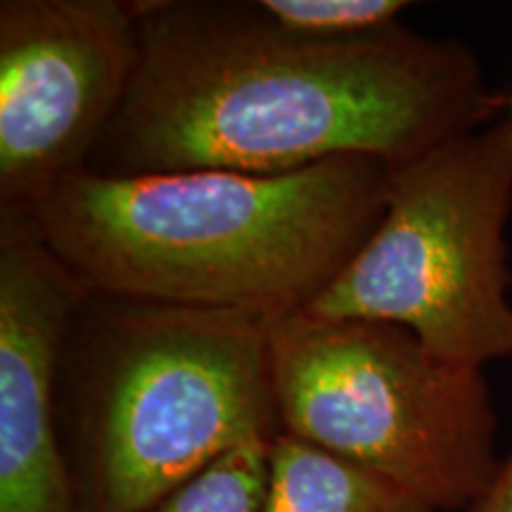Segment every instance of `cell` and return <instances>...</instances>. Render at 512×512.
<instances>
[{
    "instance_id": "obj_7",
    "label": "cell",
    "mask_w": 512,
    "mask_h": 512,
    "mask_svg": "<svg viewBox=\"0 0 512 512\" xmlns=\"http://www.w3.org/2000/svg\"><path fill=\"white\" fill-rule=\"evenodd\" d=\"M83 294L31 219L0 216V512H79L57 382Z\"/></svg>"
},
{
    "instance_id": "obj_12",
    "label": "cell",
    "mask_w": 512,
    "mask_h": 512,
    "mask_svg": "<svg viewBox=\"0 0 512 512\" xmlns=\"http://www.w3.org/2000/svg\"><path fill=\"white\" fill-rule=\"evenodd\" d=\"M510 114H512V100H510Z\"/></svg>"
},
{
    "instance_id": "obj_4",
    "label": "cell",
    "mask_w": 512,
    "mask_h": 512,
    "mask_svg": "<svg viewBox=\"0 0 512 512\" xmlns=\"http://www.w3.org/2000/svg\"><path fill=\"white\" fill-rule=\"evenodd\" d=\"M283 434L465 512L498 475L496 411L482 368L446 361L411 330L311 313L271 325Z\"/></svg>"
},
{
    "instance_id": "obj_2",
    "label": "cell",
    "mask_w": 512,
    "mask_h": 512,
    "mask_svg": "<svg viewBox=\"0 0 512 512\" xmlns=\"http://www.w3.org/2000/svg\"><path fill=\"white\" fill-rule=\"evenodd\" d=\"M392 164L69 178L31 216L88 292L283 320L335 283L387 204Z\"/></svg>"
},
{
    "instance_id": "obj_8",
    "label": "cell",
    "mask_w": 512,
    "mask_h": 512,
    "mask_svg": "<svg viewBox=\"0 0 512 512\" xmlns=\"http://www.w3.org/2000/svg\"><path fill=\"white\" fill-rule=\"evenodd\" d=\"M261 512H437L366 467L280 432Z\"/></svg>"
},
{
    "instance_id": "obj_11",
    "label": "cell",
    "mask_w": 512,
    "mask_h": 512,
    "mask_svg": "<svg viewBox=\"0 0 512 512\" xmlns=\"http://www.w3.org/2000/svg\"><path fill=\"white\" fill-rule=\"evenodd\" d=\"M465 512H512V453L501 460L498 475L482 498Z\"/></svg>"
},
{
    "instance_id": "obj_3",
    "label": "cell",
    "mask_w": 512,
    "mask_h": 512,
    "mask_svg": "<svg viewBox=\"0 0 512 512\" xmlns=\"http://www.w3.org/2000/svg\"><path fill=\"white\" fill-rule=\"evenodd\" d=\"M271 325L86 290L57 382L79 512H143L233 448L278 437Z\"/></svg>"
},
{
    "instance_id": "obj_9",
    "label": "cell",
    "mask_w": 512,
    "mask_h": 512,
    "mask_svg": "<svg viewBox=\"0 0 512 512\" xmlns=\"http://www.w3.org/2000/svg\"><path fill=\"white\" fill-rule=\"evenodd\" d=\"M271 27L306 41H358L401 27L406 0H252Z\"/></svg>"
},
{
    "instance_id": "obj_6",
    "label": "cell",
    "mask_w": 512,
    "mask_h": 512,
    "mask_svg": "<svg viewBox=\"0 0 512 512\" xmlns=\"http://www.w3.org/2000/svg\"><path fill=\"white\" fill-rule=\"evenodd\" d=\"M138 57L136 3H0V216L31 219L88 171Z\"/></svg>"
},
{
    "instance_id": "obj_1",
    "label": "cell",
    "mask_w": 512,
    "mask_h": 512,
    "mask_svg": "<svg viewBox=\"0 0 512 512\" xmlns=\"http://www.w3.org/2000/svg\"><path fill=\"white\" fill-rule=\"evenodd\" d=\"M140 57L88 171L292 174L344 157L403 164L494 124L508 98L456 38L408 27L306 41L252 3L136 0Z\"/></svg>"
},
{
    "instance_id": "obj_5",
    "label": "cell",
    "mask_w": 512,
    "mask_h": 512,
    "mask_svg": "<svg viewBox=\"0 0 512 512\" xmlns=\"http://www.w3.org/2000/svg\"><path fill=\"white\" fill-rule=\"evenodd\" d=\"M512 114L392 166L384 211L309 306L399 325L467 368L512 358Z\"/></svg>"
},
{
    "instance_id": "obj_10",
    "label": "cell",
    "mask_w": 512,
    "mask_h": 512,
    "mask_svg": "<svg viewBox=\"0 0 512 512\" xmlns=\"http://www.w3.org/2000/svg\"><path fill=\"white\" fill-rule=\"evenodd\" d=\"M273 441H249L143 512H261Z\"/></svg>"
}]
</instances>
